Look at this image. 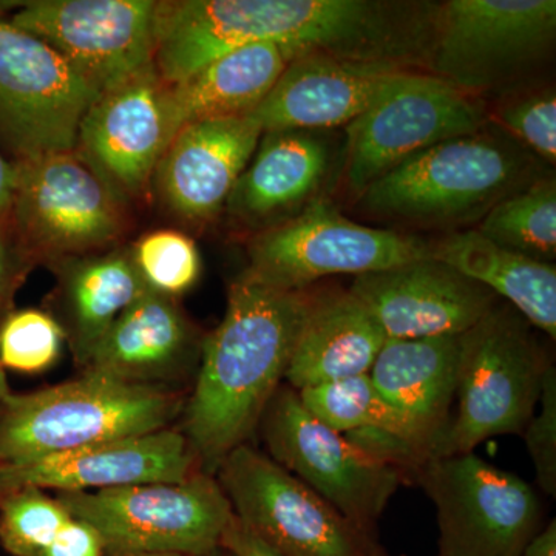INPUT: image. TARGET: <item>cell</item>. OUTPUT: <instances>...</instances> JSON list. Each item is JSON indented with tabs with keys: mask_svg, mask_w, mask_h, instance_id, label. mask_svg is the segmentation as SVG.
Returning <instances> with one entry per match:
<instances>
[{
	"mask_svg": "<svg viewBox=\"0 0 556 556\" xmlns=\"http://www.w3.org/2000/svg\"><path fill=\"white\" fill-rule=\"evenodd\" d=\"M533 328L514 306L497 302L460 336L456 413L431 457L466 455L485 439L522 434L551 367Z\"/></svg>",
	"mask_w": 556,
	"mask_h": 556,
	"instance_id": "5",
	"label": "cell"
},
{
	"mask_svg": "<svg viewBox=\"0 0 556 556\" xmlns=\"http://www.w3.org/2000/svg\"><path fill=\"white\" fill-rule=\"evenodd\" d=\"M555 39V0H448L438 5L427 73L479 98L538 68Z\"/></svg>",
	"mask_w": 556,
	"mask_h": 556,
	"instance_id": "8",
	"label": "cell"
},
{
	"mask_svg": "<svg viewBox=\"0 0 556 556\" xmlns=\"http://www.w3.org/2000/svg\"><path fill=\"white\" fill-rule=\"evenodd\" d=\"M331 149L313 130L263 131L228 201L230 218L251 228H273L316 200L327 178Z\"/></svg>",
	"mask_w": 556,
	"mask_h": 556,
	"instance_id": "22",
	"label": "cell"
},
{
	"mask_svg": "<svg viewBox=\"0 0 556 556\" xmlns=\"http://www.w3.org/2000/svg\"><path fill=\"white\" fill-rule=\"evenodd\" d=\"M14 190V164L0 153V226L5 228Z\"/></svg>",
	"mask_w": 556,
	"mask_h": 556,
	"instance_id": "38",
	"label": "cell"
},
{
	"mask_svg": "<svg viewBox=\"0 0 556 556\" xmlns=\"http://www.w3.org/2000/svg\"><path fill=\"white\" fill-rule=\"evenodd\" d=\"M413 72L424 70L303 54L289 62L268 97L249 116L263 131L348 126Z\"/></svg>",
	"mask_w": 556,
	"mask_h": 556,
	"instance_id": "18",
	"label": "cell"
},
{
	"mask_svg": "<svg viewBox=\"0 0 556 556\" xmlns=\"http://www.w3.org/2000/svg\"><path fill=\"white\" fill-rule=\"evenodd\" d=\"M178 130L172 86L152 64L98 97L80 121L75 150L124 200L138 199Z\"/></svg>",
	"mask_w": 556,
	"mask_h": 556,
	"instance_id": "16",
	"label": "cell"
},
{
	"mask_svg": "<svg viewBox=\"0 0 556 556\" xmlns=\"http://www.w3.org/2000/svg\"><path fill=\"white\" fill-rule=\"evenodd\" d=\"M308 289L270 287L247 270L230 285L222 324L201 342L195 386L181 413L182 434L203 473L215 477L258 430L308 316Z\"/></svg>",
	"mask_w": 556,
	"mask_h": 556,
	"instance_id": "2",
	"label": "cell"
},
{
	"mask_svg": "<svg viewBox=\"0 0 556 556\" xmlns=\"http://www.w3.org/2000/svg\"><path fill=\"white\" fill-rule=\"evenodd\" d=\"M2 229V226H0V302H2L3 292H5L7 273H9V255H7Z\"/></svg>",
	"mask_w": 556,
	"mask_h": 556,
	"instance_id": "40",
	"label": "cell"
},
{
	"mask_svg": "<svg viewBox=\"0 0 556 556\" xmlns=\"http://www.w3.org/2000/svg\"><path fill=\"white\" fill-rule=\"evenodd\" d=\"M258 430L274 463L369 532L405 481L317 420L287 383L270 399Z\"/></svg>",
	"mask_w": 556,
	"mask_h": 556,
	"instance_id": "12",
	"label": "cell"
},
{
	"mask_svg": "<svg viewBox=\"0 0 556 556\" xmlns=\"http://www.w3.org/2000/svg\"><path fill=\"white\" fill-rule=\"evenodd\" d=\"M402 39L401 5L388 0H172L160 3L153 64L174 86L252 43H278L289 61L320 53L387 62Z\"/></svg>",
	"mask_w": 556,
	"mask_h": 556,
	"instance_id": "1",
	"label": "cell"
},
{
	"mask_svg": "<svg viewBox=\"0 0 556 556\" xmlns=\"http://www.w3.org/2000/svg\"><path fill=\"white\" fill-rule=\"evenodd\" d=\"M431 257L507 300L530 325L556 339V269L551 263L497 247L477 229L431 244Z\"/></svg>",
	"mask_w": 556,
	"mask_h": 556,
	"instance_id": "26",
	"label": "cell"
},
{
	"mask_svg": "<svg viewBox=\"0 0 556 556\" xmlns=\"http://www.w3.org/2000/svg\"><path fill=\"white\" fill-rule=\"evenodd\" d=\"M222 548L232 556H283L260 540L236 515L222 538Z\"/></svg>",
	"mask_w": 556,
	"mask_h": 556,
	"instance_id": "37",
	"label": "cell"
},
{
	"mask_svg": "<svg viewBox=\"0 0 556 556\" xmlns=\"http://www.w3.org/2000/svg\"><path fill=\"white\" fill-rule=\"evenodd\" d=\"M60 325L80 369L121 314L150 291L131 248L94 252L56 263Z\"/></svg>",
	"mask_w": 556,
	"mask_h": 556,
	"instance_id": "25",
	"label": "cell"
},
{
	"mask_svg": "<svg viewBox=\"0 0 556 556\" xmlns=\"http://www.w3.org/2000/svg\"><path fill=\"white\" fill-rule=\"evenodd\" d=\"M497 247L547 262L556 254V182L538 178L501 200L477 229Z\"/></svg>",
	"mask_w": 556,
	"mask_h": 556,
	"instance_id": "28",
	"label": "cell"
},
{
	"mask_svg": "<svg viewBox=\"0 0 556 556\" xmlns=\"http://www.w3.org/2000/svg\"><path fill=\"white\" fill-rule=\"evenodd\" d=\"M98 97L56 50L0 14V142L14 161L75 150Z\"/></svg>",
	"mask_w": 556,
	"mask_h": 556,
	"instance_id": "13",
	"label": "cell"
},
{
	"mask_svg": "<svg viewBox=\"0 0 556 556\" xmlns=\"http://www.w3.org/2000/svg\"><path fill=\"white\" fill-rule=\"evenodd\" d=\"M521 556H556L555 519L529 541Z\"/></svg>",
	"mask_w": 556,
	"mask_h": 556,
	"instance_id": "39",
	"label": "cell"
},
{
	"mask_svg": "<svg viewBox=\"0 0 556 556\" xmlns=\"http://www.w3.org/2000/svg\"><path fill=\"white\" fill-rule=\"evenodd\" d=\"M72 518L58 497L36 486L0 493V544L13 556H39Z\"/></svg>",
	"mask_w": 556,
	"mask_h": 556,
	"instance_id": "30",
	"label": "cell"
},
{
	"mask_svg": "<svg viewBox=\"0 0 556 556\" xmlns=\"http://www.w3.org/2000/svg\"><path fill=\"white\" fill-rule=\"evenodd\" d=\"M211 556H232V555H229L228 552L223 551V548H219L218 552H215V554L211 555Z\"/></svg>",
	"mask_w": 556,
	"mask_h": 556,
	"instance_id": "43",
	"label": "cell"
},
{
	"mask_svg": "<svg viewBox=\"0 0 556 556\" xmlns=\"http://www.w3.org/2000/svg\"><path fill=\"white\" fill-rule=\"evenodd\" d=\"M362 453L382 464V466L394 468L405 479L412 478L417 468L430 459L422 447L413 442L412 439L382 430V428H364L343 434Z\"/></svg>",
	"mask_w": 556,
	"mask_h": 556,
	"instance_id": "35",
	"label": "cell"
},
{
	"mask_svg": "<svg viewBox=\"0 0 556 556\" xmlns=\"http://www.w3.org/2000/svg\"><path fill=\"white\" fill-rule=\"evenodd\" d=\"M484 102L427 72L404 83L346 126L345 181L361 197L402 161L486 126Z\"/></svg>",
	"mask_w": 556,
	"mask_h": 556,
	"instance_id": "14",
	"label": "cell"
},
{
	"mask_svg": "<svg viewBox=\"0 0 556 556\" xmlns=\"http://www.w3.org/2000/svg\"><path fill=\"white\" fill-rule=\"evenodd\" d=\"M532 172L525 148L482 127L402 161L358 199L367 211L390 218L464 223L526 188Z\"/></svg>",
	"mask_w": 556,
	"mask_h": 556,
	"instance_id": "4",
	"label": "cell"
},
{
	"mask_svg": "<svg viewBox=\"0 0 556 556\" xmlns=\"http://www.w3.org/2000/svg\"><path fill=\"white\" fill-rule=\"evenodd\" d=\"M387 336L364 303L350 291L314 292L285 375L303 388L368 375Z\"/></svg>",
	"mask_w": 556,
	"mask_h": 556,
	"instance_id": "24",
	"label": "cell"
},
{
	"mask_svg": "<svg viewBox=\"0 0 556 556\" xmlns=\"http://www.w3.org/2000/svg\"><path fill=\"white\" fill-rule=\"evenodd\" d=\"M288 64V51L273 42L241 47L208 62L172 86L179 129L195 121L251 115Z\"/></svg>",
	"mask_w": 556,
	"mask_h": 556,
	"instance_id": "27",
	"label": "cell"
},
{
	"mask_svg": "<svg viewBox=\"0 0 556 556\" xmlns=\"http://www.w3.org/2000/svg\"><path fill=\"white\" fill-rule=\"evenodd\" d=\"M131 248L135 263L150 291L177 299L199 281L201 255L195 241L178 230L146 233Z\"/></svg>",
	"mask_w": 556,
	"mask_h": 556,
	"instance_id": "31",
	"label": "cell"
},
{
	"mask_svg": "<svg viewBox=\"0 0 556 556\" xmlns=\"http://www.w3.org/2000/svg\"><path fill=\"white\" fill-rule=\"evenodd\" d=\"M185 397L83 371L79 378L0 404V467L21 466L101 442L172 427Z\"/></svg>",
	"mask_w": 556,
	"mask_h": 556,
	"instance_id": "3",
	"label": "cell"
},
{
	"mask_svg": "<svg viewBox=\"0 0 556 556\" xmlns=\"http://www.w3.org/2000/svg\"><path fill=\"white\" fill-rule=\"evenodd\" d=\"M13 164L7 226L25 257L56 265L100 252L126 233L127 200L76 150Z\"/></svg>",
	"mask_w": 556,
	"mask_h": 556,
	"instance_id": "7",
	"label": "cell"
},
{
	"mask_svg": "<svg viewBox=\"0 0 556 556\" xmlns=\"http://www.w3.org/2000/svg\"><path fill=\"white\" fill-rule=\"evenodd\" d=\"M262 135L251 116L182 126L153 175L163 203L185 222L206 223L217 217Z\"/></svg>",
	"mask_w": 556,
	"mask_h": 556,
	"instance_id": "20",
	"label": "cell"
},
{
	"mask_svg": "<svg viewBox=\"0 0 556 556\" xmlns=\"http://www.w3.org/2000/svg\"><path fill=\"white\" fill-rule=\"evenodd\" d=\"M540 412L527 424L525 441L533 460L538 485L546 495H556V369L547 368L541 387Z\"/></svg>",
	"mask_w": 556,
	"mask_h": 556,
	"instance_id": "34",
	"label": "cell"
},
{
	"mask_svg": "<svg viewBox=\"0 0 556 556\" xmlns=\"http://www.w3.org/2000/svg\"><path fill=\"white\" fill-rule=\"evenodd\" d=\"M201 342L177 299L148 291L121 314L83 371L174 390L199 365Z\"/></svg>",
	"mask_w": 556,
	"mask_h": 556,
	"instance_id": "21",
	"label": "cell"
},
{
	"mask_svg": "<svg viewBox=\"0 0 556 556\" xmlns=\"http://www.w3.org/2000/svg\"><path fill=\"white\" fill-rule=\"evenodd\" d=\"M215 478L233 515L283 556H390L362 529L266 453L240 445Z\"/></svg>",
	"mask_w": 556,
	"mask_h": 556,
	"instance_id": "9",
	"label": "cell"
},
{
	"mask_svg": "<svg viewBox=\"0 0 556 556\" xmlns=\"http://www.w3.org/2000/svg\"><path fill=\"white\" fill-rule=\"evenodd\" d=\"M56 497L73 518L97 530L105 556H211L222 548L233 518L218 479L201 470L185 481L58 493Z\"/></svg>",
	"mask_w": 556,
	"mask_h": 556,
	"instance_id": "6",
	"label": "cell"
},
{
	"mask_svg": "<svg viewBox=\"0 0 556 556\" xmlns=\"http://www.w3.org/2000/svg\"><path fill=\"white\" fill-rule=\"evenodd\" d=\"M200 471L188 439L175 427L101 442L21 466L0 467V493L21 486L100 492L150 482H178Z\"/></svg>",
	"mask_w": 556,
	"mask_h": 556,
	"instance_id": "19",
	"label": "cell"
},
{
	"mask_svg": "<svg viewBox=\"0 0 556 556\" xmlns=\"http://www.w3.org/2000/svg\"><path fill=\"white\" fill-rule=\"evenodd\" d=\"M156 0H33L10 22L43 40L104 93L155 60Z\"/></svg>",
	"mask_w": 556,
	"mask_h": 556,
	"instance_id": "15",
	"label": "cell"
},
{
	"mask_svg": "<svg viewBox=\"0 0 556 556\" xmlns=\"http://www.w3.org/2000/svg\"><path fill=\"white\" fill-rule=\"evenodd\" d=\"M350 292L387 339L460 336L500 302L490 289L433 257L362 274Z\"/></svg>",
	"mask_w": 556,
	"mask_h": 556,
	"instance_id": "17",
	"label": "cell"
},
{
	"mask_svg": "<svg viewBox=\"0 0 556 556\" xmlns=\"http://www.w3.org/2000/svg\"><path fill=\"white\" fill-rule=\"evenodd\" d=\"M11 394V390L9 387V382H7L5 378V369L0 367V404L5 401Z\"/></svg>",
	"mask_w": 556,
	"mask_h": 556,
	"instance_id": "41",
	"label": "cell"
},
{
	"mask_svg": "<svg viewBox=\"0 0 556 556\" xmlns=\"http://www.w3.org/2000/svg\"><path fill=\"white\" fill-rule=\"evenodd\" d=\"M460 336L387 339L368 372L430 457L452 417Z\"/></svg>",
	"mask_w": 556,
	"mask_h": 556,
	"instance_id": "23",
	"label": "cell"
},
{
	"mask_svg": "<svg viewBox=\"0 0 556 556\" xmlns=\"http://www.w3.org/2000/svg\"><path fill=\"white\" fill-rule=\"evenodd\" d=\"M497 123L522 146L555 164L556 100L552 90L508 102L497 112Z\"/></svg>",
	"mask_w": 556,
	"mask_h": 556,
	"instance_id": "33",
	"label": "cell"
},
{
	"mask_svg": "<svg viewBox=\"0 0 556 556\" xmlns=\"http://www.w3.org/2000/svg\"><path fill=\"white\" fill-rule=\"evenodd\" d=\"M65 332L53 314L42 309L11 313L0 325V367L36 375L56 364Z\"/></svg>",
	"mask_w": 556,
	"mask_h": 556,
	"instance_id": "32",
	"label": "cell"
},
{
	"mask_svg": "<svg viewBox=\"0 0 556 556\" xmlns=\"http://www.w3.org/2000/svg\"><path fill=\"white\" fill-rule=\"evenodd\" d=\"M116 556H188L178 554H130V555H116Z\"/></svg>",
	"mask_w": 556,
	"mask_h": 556,
	"instance_id": "42",
	"label": "cell"
},
{
	"mask_svg": "<svg viewBox=\"0 0 556 556\" xmlns=\"http://www.w3.org/2000/svg\"><path fill=\"white\" fill-rule=\"evenodd\" d=\"M298 393L303 407L338 433L382 428L416 442L407 420L388 404L369 375L303 388Z\"/></svg>",
	"mask_w": 556,
	"mask_h": 556,
	"instance_id": "29",
	"label": "cell"
},
{
	"mask_svg": "<svg viewBox=\"0 0 556 556\" xmlns=\"http://www.w3.org/2000/svg\"><path fill=\"white\" fill-rule=\"evenodd\" d=\"M39 556H105V552L97 530L72 517Z\"/></svg>",
	"mask_w": 556,
	"mask_h": 556,
	"instance_id": "36",
	"label": "cell"
},
{
	"mask_svg": "<svg viewBox=\"0 0 556 556\" xmlns=\"http://www.w3.org/2000/svg\"><path fill=\"white\" fill-rule=\"evenodd\" d=\"M413 481L437 507L438 556H521L540 532L532 485L473 453L430 457Z\"/></svg>",
	"mask_w": 556,
	"mask_h": 556,
	"instance_id": "11",
	"label": "cell"
},
{
	"mask_svg": "<svg viewBox=\"0 0 556 556\" xmlns=\"http://www.w3.org/2000/svg\"><path fill=\"white\" fill-rule=\"evenodd\" d=\"M248 257L247 273L263 283L308 289L336 274L357 277L431 257V244L396 230L357 225L329 201L314 200L298 217L260 230Z\"/></svg>",
	"mask_w": 556,
	"mask_h": 556,
	"instance_id": "10",
	"label": "cell"
}]
</instances>
